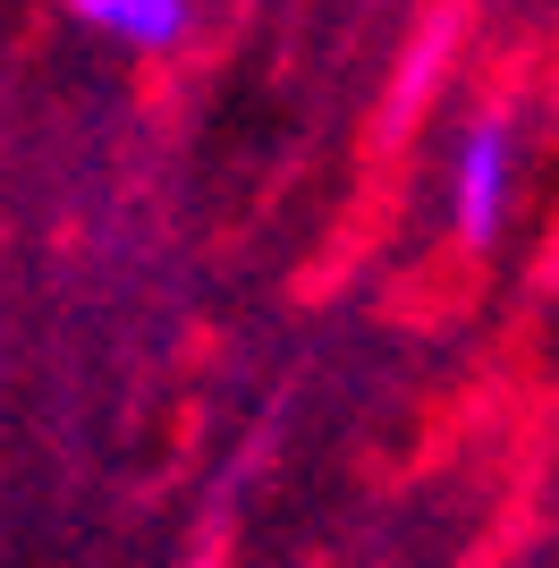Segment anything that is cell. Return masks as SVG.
<instances>
[{"mask_svg":"<svg viewBox=\"0 0 559 568\" xmlns=\"http://www.w3.org/2000/svg\"><path fill=\"white\" fill-rule=\"evenodd\" d=\"M449 213H458L466 246H491V230H500V213H509V128H500V119H475V128L458 136Z\"/></svg>","mask_w":559,"mask_h":568,"instance_id":"6da1fadb","label":"cell"},{"mask_svg":"<svg viewBox=\"0 0 559 568\" xmlns=\"http://www.w3.org/2000/svg\"><path fill=\"white\" fill-rule=\"evenodd\" d=\"M69 18H85L93 34L128 51H170L186 34V0H69Z\"/></svg>","mask_w":559,"mask_h":568,"instance_id":"7a4b0ae2","label":"cell"},{"mask_svg":"<svg viewBox=\"0 0 559 568\" xmlns=\"http://www.w3.org/2000/svg\"><path fill=\"white\" fill-rule=\"evenodd\" d=\"M449 43H458V26H449V18H433V26H424V43L407 51V77H398V119L416 111V102H424V85H433V77H441Z\"/></svg>","mask_w":559,"mask_h":568,"instance_id":"3957f363","label":"cell"}]
</instances>
